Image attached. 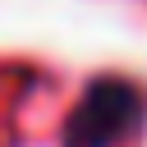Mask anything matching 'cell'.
Returning a JSON list of instances; mask_svg holds the SVG:
<instances>
[{
  "mask_svg": "<svg viewBox=\"0 0 147 147\" xmlns=\"http://www.w3.org/2000/svg\"><path fill=\"white\" fill-rule=\"evenodd\" d=\"M147 115V96L129 78H92L64 119V147H115Z\"/></svg>",
  "mask_w": 147,
  "mask_h": 147,
  "instance_id": "6da1fadb",
  "label": "cell"
}]
</instances>
